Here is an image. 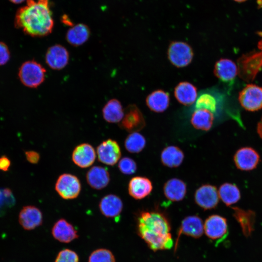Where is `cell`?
<instances>
[{
    "instance_id": "obj_1",
    "label": "cell",
    "mask_w": 262,
    "mask_h": 262,
    "mask_svg": "<svg viewBox=\"0 0 262 262\" xmlns=\"http://www.w3.org/2000/svg\"><path fill=\"white\" fill-rule=\"evenodd\" d=\"M15 27L32 37H43L50 34L54 20L49 0H27L19 8L14 19Z\"/></svg>"
},
{
    "instance_id": "obj_2",
    "label": "cell",
    "mask_w": 262,
    "mask_h": 262,
    "mask_svg": "<svg viewBox=\"0 0 262 262\" xmlns=\"http://www.w3.org/2000/svg\"><path fill=\"white\" fill-rule=\"evenodd\" d=\"M139 235L153 251L170 249L173 241L170 223L157 212H143L138 218Z\"/></svg>"
},
{
    "instance_id": "obj_3",
    "label": "cell",
    "mask_w": 262,
    "mask_h": 262,
    "mask_svg": "<svg viewBox=\"0 0 262 262\" xmlns=\"http://www.w3.org/2000/svg\"><path fill=\"white\" fill-rule=\"evenodd\" d=\"M46 70L37 61L32 60L24 62L18 70V77L21 83L29 88H36L45 80Z\"/></svg>"
},
{
    "instance_id": "obj_4",
    "label": "cell",
    "mask_w": 262,
    "mask_h": 262,
    "mask_svg": "<svg viewBox=\"0 0 262 262\" xmlns=\"http://www.w3.org/2000/svg\"><path fill=\"white\" fill-rule=\"evenodd\" d=\"M169 61L176 67H183L191 63L194 52L191 46L182 41L171 42L167 50Z\"/></svg>"
},
{
    "instance_id": "obj_5",
    "label": "cell",
    "mask_w": 262,
    "mask_h": 262,
    "mask_svg": "<svg viewBox=\"0 0 262 262\" xmlns=\"http://www.w3.org/2000/svg\"><path fill=\"white\" fill-rule=\"evenodd\" d=\"M81 188V183L78 177L68 173L61 175L55 185L56 191L65 199L76 198L80 194Z\"/></svg>"
},
{
    "instance_id": "obj_6",
    "label": "cell",
    "mask_w": 262,
    "mask_h": 262,
    "mask_svg": "<svg viewBox=\"0 0 262 262\" xmlns=\"http://www.w3.org/2000/svg\"><path fill=\"white\" fill-rule=\"evenodd\" d=\"M262 68V50L241 57L238 62V73L246 81L252 80Z\"/></svg>"
},
{
    "instance_id": "obj_7",
    "label": "cell",
    "mask_w": 262,
    "mask_h": 262,
    "mask_svg": "<svg viewBox=\"0 0 262 262\" xmlns=\"http://www.w3.org/2000/svg\"><path fill=\"white\" fill-rule=\"evenodd\" d=\"M239 100L247 111L260 110L262 108V88L254 84L247 85L240 93Z\"/></svg>"
},
{
    "instance_id": "obj_8",
    "label": "cell",
    "mask_w": 262,
    "mask_h": 262,
    "mask_svg": "<svg viewBox=\"0 0 262 262\" xmlns=\"http://www.w3.org/2000/svg\"><path fill=\"white\" fill-rule=\"evenodd\" d=\"M121 150L117 142L108 139L101 142L97 148L98 160L108 165H114L121 157Z\"/></svg>"
},
{
    "instance_id": "obj_9",
    "label": "cell",
    "mask_w": 262,
    "mask_h": 262,
    "mask_svg": "<svg viewBox=\"0 0 262 262\" xmlns=\"http://www.w3.org/2000/svg\"><path fill=\"white\" fill-rule=\"evenodd\" d=\"M204 231L209 238L213 240L219 241L224 239L228 232L226 219L218 214L209 216L204 222Z\"/></svg>"
},
{
    "instance_id": "obj_10",
    "label": "cell",
    "mask_w": 262,
    "mask_h": 262,
    "mask_svg": "<svg viewBox=\"0 0 262 262\" xmlns=\"http://www.w3.org/2000/svg\"><path fill=\"white\" fill-rule=\"evenodd\" d=\"M260 157L258 152L251 147H243L235 152L233 161L236 167L243 171L255 169L259 163Z\"/></svg>"
},
{
    "instance_id": "obj_11",
    "label": "cell",
    "mask_w": 262,
    "mask_h": 262,
    "mask_svg": "<svg viewBox=\"0 0 262 262\" xmlns=\"http://www.w3.org/2000/svg\"><path fill=\"white\" fill-rule=\"evenodd\" d=\"M145 124L141 111L135 105L131 104L124 111V116L120 126L126 131L133 132L142 130Z\"/></svg>"
},
{
    "instance_id": "obj_12",
    "label": "cell",
    "mask_w": 262,
    "mask_h": 262,
    "mask_svg": "<svg viewBox=\"0 0 262 262\" xmlns=\"http://www.w3.org/2000/svg\"><path fill=\"white\" fill-rule=\"evenodd\" d=\"M194 197L196 203L200 207L204 210H210L217 205L219 196L215 186L204 184L196 190Z\"/></svg>"
},
{
    "instance_id": "obj_13",
    "label": "cell",
    "mask_w": 262,
    "mask_h": 262,
    "mask_svg": "<svg viewBox=\"0 0 262 262\" xmlns=\"http://www.w3.org/2000/svg\"><path fill=\"white\" fill-rule=\"evenodd\" d=\"M69 59L67 49L60 44L50 46L45 54V61L47 65L54 70H61L66 66Z\"/></svg>"
},
{
    "instance_id": "obj_14",
    "label": "cell",
    "mask_w": 262,
    "mask_h": 262,
    "mask_svg": "<svg viewBox=\"0 0 262 262\" xmlns=\"http://www.w3.org/2000/svg\"><path fill=\"white\" fill-rule=\"evenodd\" d=\"M18 221L24 229L33 230L42 225L43 214L38 208L34 206H26L19 213Z\"/></svg>"
},
{
    "instance_id": "obj_15",
    "label": "cell",
    "mask_w": 262,
    "mask_h": 262,
    "mask_svg": "<svg viewBox=\"0 0 262 262\" xmlns=\"http://www.w3.org/2000/svg\"><path fill=\"white\" fill-rule=\"evenodd\" d=\"M96 157L95 150L92 145L82 143L74 149L72 154L73 163L81 168H87L94 163Z\"/></svg>"
},
{
    "instance_id": "obj_16",
    "label": "cell",
    "mask_w": 262,
    "mask_h": 262,
    "mask_svg": "<svg viewBox=\"0 0 262 262\" xmlns=\"http://www.w3.org/2000/svg\"><path fill=\"white\" fill-rule=\"evenodd\" d=\"M51 234L55 239L63 243H69L79 237L74 227L65 219H60L55 223Z\"/></svg>"
},
{
    "instance_id": "obj_17",
    "label": "cell",
    "mask_w": 262,
    "mask_h": 262,
    "mask_svg": "<svg viewBox=\"0 0 262 262\" xmlns=\"http://www.w3.org/2000/svg\"><path fill=\"white\" fill-rule=\"evenodd\" d=\"M214 73L221 82L231 85L238 72L236 64L228 59H221L218 61L215 65Z\"/></svg>"
},
{
    "instance_id": "obj_18",
    "label": "cell",
    "mask_w": 262,
    "mask_h": 262,
    "mask_svg": "<svg viewBox=\"0 0 262 262\" xmlns=\"http://www.w3.org/2000/svg\"><path fill=\"white\" fill-rule=\"evenodd\" d=\"M87 182L92 188L100 190L106 187L109 183L110 174L106 168L101 166H93L86 175Z\"/></svg>"
},
{
    "instance_id": "obj_19",
    "label": "cell",
    "mask_w": 262,
    "mask_h": 262,
    "mask_svg": "<svg viewBox=\"0 0 262 262\" xmlns=\"http://www.w3.org/2000/svg\"><path fill=\"white\" fill-rule=\"evenodd\" d=\"M151 181L144 177L132 178L128 184L129 195L135 199H142L149 195L152 190Z\"/></svg>"
},
{
    "instance_id": "obj_20",
    "label": "cell",
    "mask_w": 262,
    "mask_h": 262,
    "mask_svg": "<svg viewBox=\"0 0 262 262\" xmlns=\"http://www.w3.org/2000/svg\"><path fill=\"white\" fill-rule=\"evenodd\" d=\"M101 213L105 217L114 218L120 215L123 209L121 198L114 194H109L103 197L99 203Z\"/></svg>"
},
{
    "instance_id": "obj_21",
    "label": "cell",
    "mask_w": 262,
    "mask_h": 262,
    "mask_svg": "<svg viewBox=\"0 0 262 262\" xmlns=\"http://www.w3.org/2000/svg\"><path fill=\"white\" fill-rule=\"evenodd\" d=\"M163 190L165 196L168 199L172 201H179L185 197L187 187L185 183L182 180L173 178L165 183Z\"/></svg>"
},
{
    "instance_id": "obj_22",
    "label": "cell",
    "mask_w": 262,
    "mask_h": 262,
    "mask_svg": "<svg viewBox=\"0 0 262 262\" xmlns=\"http://www.w3.org/2000/svg\"><path fill=\"white\" fill-rule=\"evenodd\" d=\"M203 231L204 224L202 219L197 215H190L182 221L178 235L184 234L197 238L202 235Z\"/></svg>"
},
{
    "instance_id": "obj_23",
    "label": "cell",
    "mask_w": 262,
    "mask_h": 262,
    "mask_svg": "<svg viewBox=\"0 0 262 262\" xmlns=\"http://www.w3.org/2000/svg\"><path fill=\"white\" fill-rule=\"evenodd\" d=\"M90 36L89 27L83 23H79L71 27L67 31L66 38L72 46H80L85 43Z\"/></svg>"
},
{
    "instance_id": "obj_24",
    "label": "cell",
    "mask_w": 262,
    "mask_h": 262,
    "mask_svg": "<svg viewBox=\"0 0 262 262\" xmlns=\"http://www.w3.org/2000/svg\"><path fill=\"white\" fill-rule=\"evenodd\" d=\"M174 95L179 102L186 106L195 103L197 97L196 87L187 82L177 84L174 89Z\"/></svg>"
},
{
    "instance_id": "obj_25",
    "label": "cell",
    "mask_w": 262,
    "mask_h": 262,
    "mask_svg": "<svg viewBox=\"0 0 262 262\" xmlns=\"http://www.w3.org/2000/svg\"><path fill=\"white\" fill-rule=\"evenodd\" d=\"M214 119V114L204 109H194L190 122L196 129L209 131L212 127Z\"/></svg>"
},
{
    "instance_id": "obj_26",
    "label": "cell",
    "mask_w": 262,
    "mask_h": 262,
    "mask_svg": "<svg viewBox=\"0 0 262 262\" xmlns=\"http://www.w3.org/2000/svg\"><path fill=\"white\" fill-rule=\"evenodd\" d=\"M146 101L150 110L157 113L163 112L169 106V95L163 90H157L147 96Z\"/></svg>"
},
{
    "instance_id": "obj_27",
    "label": "cell",
    "mask_w": 262,
    "mask_h": 262,
    "mask_svg": "<svg viewBox=\"0 0 262 262\" xmlns=\"http://www.w3.org/2000/svg\"><path fill=\"white\" fill-rule=\"evenodd\" d=\"M218 96L211 91L200 92L195 102L194 109H206L215 114L220 105V98Z\"/></svg>"
},
{
    "instance_id": "obj_28",
    "label": "cell",
    "mask_w": 262,
    "mask_h": 262,
    "mask_svg": "<svg viewBox=\"0 0 262 262\" xmlns=\"http://www.w3.org/2000/svg\"><path fill=\"white\" fill-rule=\"evenodd\" d=\"M124 115V110L121 102L115 98L109 100L102 109L103 117L109 123L119 122L122 120Z\"/></svg>"
},
{
    "instance_id": "obj_29",
    "label": "cell",
    "mask_w": 262,
    "mask_h": 262,
    "mask_svg": "<svg viewBox=\"0 0 262 262\" xmlns=\"http://www.w3.org/2000/svg\"><path fill=\"white\" fill-rule=\"evenodd\" d=\"M183 151L178 147L168 146L162 151L161 159L162 164L168 167H177L180 166L184 159Z\"/></svg>"
},
{
    "instance_id": "obj_30",
    "label": "cell",
    "mask_w": 262,
    "mask_h": 262,
    "mask_svg": "<svg viewBox=\"0 0 262 262\" xmlns=\"http://www.w3.org/2000/svg\"><path fill=\"white\" fill-rule=\"evenodd\" d=\"M219 198L227 206H230L237 202L240 199L241 193L238 187L234 184L224 183L219 189Z\"/></svg>"
},
{
    "instance_id": "obj_31",
    "label": "cell",
    "mask_w": 262,
    "mask_h": 262,
    "mask_svg": "<svg viewBox=\"0 0 262 262\" xmlns=\"http://www.w3.org/2000/svg\"><path fill=\"white\" fill-rule=\"evenodd\" d=\"M233 215L240 224L244 232L248 235L252 230L255 214L253 211L245 210L238 207L233 208Z\"/></svg>"
},
{
    "instance_id": "obj_32",
    "label": "cell",
    "mask_w": 262,
    "mask_h": 262,
    "mask_svg": "<svg viewBox=\"0 0 262 262\" xmlns=\"http://www.w3.org/2000/svg\"><path fill=\"white\" fill-rule=\"evenodd\" d=\"M146 144L145 137L138 132H131L128 135L124 142L127 150L132 153L141 152L145 147Z\"/></svg>"
},
{
    "instance_id": "obj_33",
    "label": "cell",
    "mask_w": 262,
    "mask_h": 262,
    "mask_svg": "<svg viewBox=\"0 0 262 262\" xmlns=\"http://www.w3.org/2000/svg\"><path fill=\"white\" fill-rule=\"evenodd\" d=\"M88 262H115L113 253L106 248H98L90 255Z\"/></svg>"
},
{
    "instance_id": "obj_34",
    "label": "cell",
    "mask_w": 262,
    "mask_h": 262,
    "mask_svg": "<svg viewBox=\"0 0 262 262\" xmlns=\"http://www.w3.org/2000/svg\"><path fill=\"white\" fill-rule=\"evenodd\" d=\"M15 199L12 192L0 189V216L4 215L7 210L14 206Z\"/></svg>"
},
{
    "instance_id": "obj_35",
    "label": "cell",
    "mask_w": 262,
    "mask_h": 262,
    "mask_svg": "<svg viewBox=\"0 0 262 262\" xmlns=\"http://www.w3.org/2000/svg\"><path fill=\"white\" fill-rule=\"evenodd\" d=\"M118 167L120 172L125 175L132 174L137 169L135 161L128 157H124L120 160Z\"/></svg>"
},
{
    "instance_id": "obj_36",
    "label": "cell",
    "mask_w": 262,
    "mask_h": 262,
    "mask_svg": "<svg viewBox=\"0 0 262 262\" xmlns=\"http://www.w3.org/2000/svg\"><path fill=\"white\" fill-rule=\"evenodd\" d=\"M55 262H79V258L76 252L66 248L58 253Z\"/></svg>"
},
{
    "instance_id": "obj_37",
    "label": "cell",
    "mask_w": 262,
    "mask_h": 262,
    "mask_svg": "<svg viewBox=\"0 0 262 262\" xmlns=\"http://www.w3.org/2000/svg\"><path fill=\"white\" fill-rule=\"evenodd\" d=\"M10 52L7 45L0 41V66L6 64L9 60Z\"/></svg>"
},
{
    "instance_id": "obj_38",
    "label": "cell",
    "mask_w": 262,
    "mask_h": 262,
    "mask_svg": "<svg viewBox=\"0 0 262 262\" xmlns=\"http://www.w3.org/2000/svg\"><path fill=\"white\" fill-rule=\"evenodd\" d=\"M25 156L27 161L33 164L38 163L40 159L39 154L35 151H27L25 152Z\"/></svg>"
},
{
    "instance_id": "obj_39",
    "label": "cell",
    "mask_w": 262,
    "mask_h": 262,
    "mask_svg": "<svg viewBox=\"0 0 262 262\" xmlns=\"http://www.w3.org/2000/svg\"><path fill=\"white\" fill-rule=\"evenodd\" d=\"M11 165L10 160L5 156L0 157V170L7 171Z\"/></svg>"
},
{
    "instance_id": "obj_40",
    "label": "cell",
    "mask_w": 262,
    "mask_h": 262,
    "mask_svg": "<svg viewBox=\"0 0 262 262\" xmlns=\"http://www.w3.org/2000/svg\"><path fill=\"white\" fill-rule=\"evenodd\" d=\"M62 22L66 25H69L72 27L74 25L71 20L68 17L67 15H64L61 18Z\"/></svg>"
},
{
    "instance_id": "obj_41",
    "label": "cell",
    "mask_w": 262,
    "mask_h": 262,
    "mask_svg": "<svg viewBox=\"0 0 262 262\" xmlns=\"http://www.w3.org/2000/svg\"><path fill=\"white\" fill-rule=\"evenodd\" d=\"M257 131L260 137L262 139V117L258 123Z\"/></svg>"
},
{
    "instance_id": "obj_42",
    "label": "cell",
    "mask_w": 262,
    "mask_h": 262,
    "mask_svg": "<svg viewBox=\"0 0 262 262\" xmlns=\"http://www.w3.org/2000/svg\"><path fill=\"white\" fill-rule=\"evenodd\" d=\"M9 0L14 3L19 4L23 2L25 0Z\"/></svg>"
},
{
    "instance_id": "obj_43",
    "label": "cell",
    "mask_w": 262,
    "mask_h": 262,
    "mask_svg": "<svg viewBox=\"0 0 262 262\" xmlns=\"http://www.w3.org/2000/svg\"><path fill=\"white\" fill-rule=\"evenodd\" d=\"M261 35H262V33H261ZM258 47H259V48H260V49H261V50H262V39L259 42Z\"/></svg>"
},
{
    "instance_id": "obj_44",
    "label": "cell",
    "mask_w": 262,
    "mask_h": 262,
    "mask_svg": "<svg viewBox=\"0 0 262 262\" xmlns=\"http://www.w3.org/2000/svg\"><path fill=\"white\" fill-rule=\"evenodd\" d=\"M235 0L236 1H238V2H243V1H245L246 0Z\"/></svg>"
}]
</instances>
